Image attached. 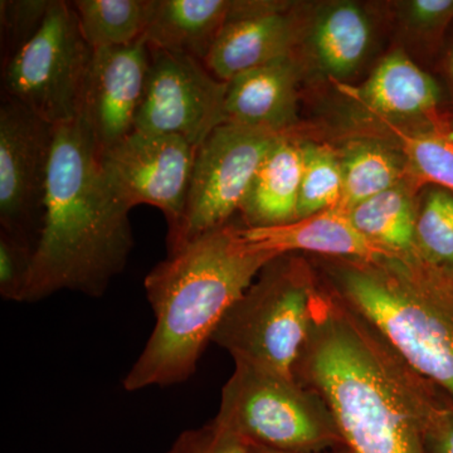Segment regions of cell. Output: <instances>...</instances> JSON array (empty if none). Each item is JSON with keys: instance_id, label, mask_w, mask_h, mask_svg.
<instances>
[{"instance_id": "1", "label": "cell", "mask_w": 453, "mask_h": 453, "mask_svg": "<svg viewBox=\"0 0 453 453\" xmlns=\"http://www.w3.org/2000/svg\"><path fill=\"white\" fill-rule=\"evenodd\" d=\"M324 399L348 453H427L429 383L320 280L294 372Z\"/></svg>"}, {"instance_id": "2", "label": "cell", "mask_w": 453, "mask_h": 453, "mask_svg": "<svg viewBox=\"0 0 453 453\" xmlns=\"http://www.w3.org/2000/svg\"><path fill=\"white\" fill-rule=\"evenodd\" d=\"M130 211L107 184L83 119L56 127L43 223L22 303L61 291L103 296L133 251Z\"/></svg>"}, {"instance_id": "3", "label": "cell", "mask_w": 453, "mask_h": 453, "mask_svg": "<svg viewBox=\"0 0 453 453\" xmlns=\"http://www.w3.org/2000/svg\"><path fill=\"white\" fill-rule=\"evenodd\" d=\"M242 226L226 223L187 243L146 275L155 325L127 377V392L189 380L226 311L275 253L253 250Z\"/></svg>"}, {"instance_id": "4", "label": "cell", "mask_w": 453, "mask_h": 453, "mask_svg": "<svg viewBox=\"0 0 453 453\" xmlns=\"http://www.w3.org/2000/svg\"><path fill=\"white\" fill-rule=\"evenodd\" d=\"M324 285L453 401V280L416 257L323 258Z\"/></svg>"}, {"instance_id": "5", "label": "cell", "mask_w": 453, "mask_h": 453, "mask_svg": "<svg viewBox=\"0 0 453 453\" xmlns=\"http://www.w3.org/2000/svg\"><path fill=\"white\" fill-rule=\"evenodd\" d=\"M319 285L308 259L297 253L273 258L226 311L211 342L234 363L295 377Z\"/></svg>"}, {"instance_id": "6", "label": "cell", "mask_w": 453, "mask_h": 453, "mask_svg": "<svg viewBox=\"0 0 453 453\" xmlns=\"http://www.w3.org/2000/svg\"><path fill=\"white\" fill-rule=\"evenodd\" d=\"M214 421L251 445L291 453L344 449L321 395L296 377L234 363Z\"/></svg>"}, {"instance_id": "7", "label": "cell", "mask_w": 453, "mask_h": 453, "mask_svg": "<svg viewBox=\"0 0 453 453\" xmlns=\"http://www.w3.org/2000/svg\"><path fill=\"white\" fill-rule=\"evenodd\" d=\"M94 52L73 3L53 0L37 35L3 62V95L55 127L77 120Z\"/></svg>"}, {"instance_id": "8", "label": "cell", "mask_w": 453, "mask_h": 453, "mask_svg": "<svg viewBox=\"0 0 453 453\" xmlns=\"http://www.w3.org/2000/svg\"><path fill=\"white\" fill-rule=\"evenodd\" d=\"M283 135L225 122L196 148L180 225L166 237L168 255L229 223L242 208L262 163Z\"/></svg>"}, {"instance_id": "9", "label": "cell", "mask_w": 453, "mask_h": 453, "mask_svg": "<svg viewBox=\"0 0 453 453\" xmlns=\"http://www.w3.org/2000/svg\"><path fill=\"white\" fill-rule=\"evenodd\" d=\"M56 127L3 95L0 105V231L33 249L43 223Z\"/></svg>"}, {"instance_id": "10", "label": "cell", "mask_w": 453, "mask_h": 453, "mask_svg": "<svg viewBox=\"0 0 453 453\" xmlns=\"http://www.w3.org/2000/svg\"><path fill=\"white\" fill-rule=\"evenodd\" d=\"M149 50L150 65L135 130L179 135L198 148L226 122L228 82L213 76L195 57Z\"/></svg>"}, {"instance_id": "11", "label": "cell", "mask_w": 453, "mask_h": 453, "mask_svg": "<svg viewBox=\"0 0 453 453\" xmlns=\"http://www.w3.org/2000/svg\"><path fill=\"white\" fill-rule=\"evenodd\" d=\"M196 151L181 136L134 130L100 151L101 169L112 192L131 210L149 204L162 211L170 237L183 217Z\"/></svg>"}, {"instance_id": "12", "label": "cell", "mask_w": 453, "mask_h": 453, "mask_svg": "<svg viewBox=\"0 0 453 453\" xmlns=\"http://www.w3.org/2000/svg\"><path fill=\"white\" fill-rule=\"evenodd\" d=\"M303 23L291 3L270 0L232 2L228 20L205 58V67L220 81L295 56Z\"/></svg>"}, {"instance_id": "13", "label": "cell", "mask_w": 453, "mask_h": 453, "mask_svg": "<svg viewBox=\"0 0 453 453\" xmlns=\"http://www.w3.org/2000/svg\"><path fill=\"white\" fill-rule=\"evenodd\" d=\"M150 65L144 40L127 47L96 50L83 94L81 116L100 151L135 130Z\"/></svg>"}, {"instance_id": "14", "label": "cell", "mask_w": 453, "mask_h": 453, "mask_svg": "<svg viewBox=\"0 0 453 453\" xmlns=\"http://www.w3.org/2000/svg\"><path fill=\"white\" fill-rule=\"evenodd\" d=\"M334 83L383 124L401 127L402 122L423 120L432 127H445L437 112L441 100L437 82L402 50L384 57L357 88Z\"/></svg>"}, {"instance_id": "15", "label": "cell", "mask_w": 453, "mask_h": 453, "mask_svg": "<svg viewBox=\"0 0 453 453\" xmlns=\"http://www.w3.org/2000/svg\"><path fill=\"white\" fill-rule=\"evenodd\" d=\"M243 240L253 250L275 253H311L323 258L378 261L396 257L372 243L354 226L342 208L320 211L288 225L241 229Z\"/></svg>"}, {"instance_id": "16", "label": "cell", "mask_w": 453, "mask_h": 453, "mask_svg": "<svg viewBox=\"0 0 453 453\" xmlns=\"http://www.w3.org/2000/svg\"><path fill=\"white\" fill-rule=\"evenodd\" d=\"M303 65L295 56L237 74L228 81L226 122L288 134L297 121Z\"/></svg>"}, {"instance_id": "17", "label": "cell", "mask_w": 453, "mask_h": 453, "mask_svg": "<svg viewBox=\"0 0 453 453\" xmlns=\"http://www.w3.org/2000/svg\"><path fill=\"white\" fill-rule=\"evenodd\" d=\"M312 61L333 82L350 77L365 64L372 49L374 28L365 9L353 2L327 3L303 31Z\"/></svg>"}, {"instance_id": "18", "label": "cell", "mask_w": 453, "mask_h": 453, "mask_svg": "<svg viewBox=\"0 0 453 453\" xmlns=\"http://www.w3.org/2000/svg\"><path fill=\"white\" fill-rule=\"evenodd\" d=\"M303 165V142L285 134L262 163L241 208L246 228L288 225L299 219Z\"/></svg>"}, {"instance_id": "19", "label": "cell", "mask_w": 453, "mask_h": 453, "mask_svg": "<svg viewBox=\"0 0 453 453\" xmlns=\"http://www.w3.org/2000/svg\"><path fill=\"white\" fill-rule=\"evenodd\" d=\"M231 8V0H155L142 40L150 49L195 57L204 64Z\"/></svg>"}, {"instance_id": "20", "label": "cell", "mask_w": 453, "mask_h": 453, "mask_svg": "<svg viewBox=\"0 0 453 453\" xmlns=\"http://www.w3.org/2000/svg\"><path fill=\"white\" fill-rule=\"evenodd\" d=\"M348 211L354 226L372 243L395 256H416L418 205L407 184H399Z\"/></svg>"}, {"instance_id": "21", "label": "cell", "mask_w": 453, "mask_h": 453, "mask_svg": "<svg viewBox=\"0 0 453 453\" xmlns=\"http://www.w3.org/2000/svg\"><path fill=\"white\" fill-rule=\"evenodd\" d=\"M339 157L342 172L340 208L345 211L403 184L411 175L401 151L396 153L372 140L350 142Z\"/></svg>"}, {"instance_id": "22", "label": "cell", "mask_w": 453, "mask_h": 453, "mask_svg": "<svg viewBox=\"0 0 453 453\" xmlns=\"http://www.w3.org/2000/svg\"><path fill=\"white\" fill-rule=\"evenodd\" d=\"M73 3L80 28L89 46L116 49L144 37L155 0H76Z\"/></svg>"}, {"instance_id": "23", "label": "cell", "mask_w": 453, "mask_h": 453, "mask_svg": "<svg viewBox=\"0 0 453 453\" xmlns=\"http://www.w3.org/2000/svg\"><path fill=\"white\" fill-rule=\"evenodd\" d=\"M401 145L416 187L429 184L453 195V139L449 127L408 130L384 124Z\"/></svg>"}, {"instance_id": "24", "label": "cell", "mask_w": 453, "mask_h": 453, "mask_svg": "<svg viewBox=\"0 0 453 453\" xmlns=\"http://www.w3.org/2000/svg\"><path fill=\"white\" fill-rule=\"evenodd\" d=\"M416 257L453 280V195L449 190L431 188L418 205Z\"/></svg>"}, {"instance_id": "25", "label": "cell", "mask_w": 453, "mask_h": 453, "mask_svg": "<svg viewBox=\"0 0 453 453\" xmlns=\"http://www.w3.org/2000/svg\"><path fill=\"white\" fill-rule=\"evenodd\" d=\"M303 157L299 219L340 207L342 172L339 154L326 145L303 142Z\"/></svg>"}, {"instance_id": "26", "label": "cell", "mask_w": 453, "mask_h": 453, "mask_svg": "<svg viewBox=\"0 0 453 453\" xmlns=\"http://www.w3.org/2000/svg\"><path fill=\"white\" fill-rule=\"evenodd\" d=\"M53 0H2L3 62L37 35L46 20Z\"/></svg>"}, {"instance_id": "27", "label": "cell", "mask_w": 453, "mask_h": 453, "mask_svg": "<svg viewBox=\"0 0 453 453\" xmlns=\"http://www.w3.org/2000/svg\"><path fill=\"white\" fill-rule=\"evenodd\" d=\"M35 249L0 231V295L3 300L22 303Z\"/></svg>"}, {"instance_id": "28", "label": "cell", "mask_w": 453, "mask_h": 453, "mask_svg": "<svg viewBox=\"0 0 453 453\" xmlns=\"http://www.w3.org/2000/svg\"><path fill=\"white\" fill-rule=\"evenodd\" d=\"M166 453H250V443L213 419L181 432Z\"/></svg>"}, {"instance_id": "29", "label": "cell", "mask_w": 453, "mask_h": 453, "mask_svg": "<svg viewBox=\"0 0 453 453\" xmlns=\"http://www.w3.org/2000/svg\"><path fill=\"white\" fill-rule=\"evenodd\" d=\"M427 453H453V401L445 393L429 395L423 413Z\"/></svg>"}, {"instance_id": "30", "label": "cell", "mask_w": 453, "mask_h": 453, "mask_svg": "<svg viewBox=\"0 0 453 453\" xmlns=\"http://www.w3.org/2000/svg\"><path fill=\"white\" fill-rule=\"evenodd\" d=\"M399 17L410 31L437 35L453 20V0H405L398 3Z\"/></svg>"}, {"instance_id": "31", "label": "cell", "mask_w": 453, "mask_h": 453, "mask_svg": "<svg viewBox=\"0 0 453 453\" xmlns=\"http://www.w3.org/2000/svg\"><path fill=\"white\" fill-rule=\"evenodd\" d=\"M250 453H291V452H281L276 451V449H267V447H262L257 445H251L250 443ZM323 453H348L344 449H335V451L323 452Z\"/></svg>"}, {"instance_id": "32", "label": "cell", "mask_w": 453, "mask_h": 453, "mask_svg": "<svg viewBox=\"0 0 453 453\" xmlns=\"http://www.w3.org/2000/svg\"><path fill=\"white\" fill-rule=\"evenodd\" d=\"M451 73H452V79H453V50L451 55Z\"/></svg>"}, {"instance_id": "33", "label": "cell", "mask_w": 453, "mask_h": 453, "mask_svg": "<svg viewBox=\"0 0 453 453\" xmlns=\"http://www.w3.org/2000/svg\"><path fill=\"white\" fill-rule=\"evenodd\" d=\"M449 135H451L452 139H453V127H449Z\"/></svg>"}]
</instances>
